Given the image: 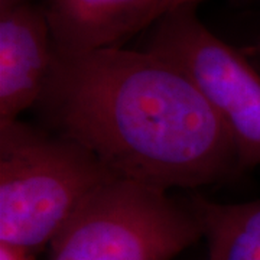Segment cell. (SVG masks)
<instances>
[{"mask_svg": "<svg viewBox=\"0 0 260 260\" xmlns=\"http://www.w3.org/2000/svg\"><path fill=\"white\" fill-rule=\"evenodd\" d=\"M37 106L117 178L168 191L239 172L232 136L194 81L149 51L55 54Z\"/></svg>", "mask_w": 260, "mask_h": 260, "instance_id": "1", "label": "cell"}, {"mask_svg": "<svg viewBox=\"0 0 260 260\" xmlns=\"http://www.w3.org/2000/svg\"><path fill=\"white\" fill-rule=\"evenodd\" d=\"M114 178L91 152L19 120L0 124V243L39 253Z\"/></svg>", "mask_w": 260, "mask_h": 260, "instance_id": "2", "label": "cell"}, {"mask_svg": "<svg viewBox=\"0 0 260 260\" xmlns=\"http://www.w3.org/2000/svg\"><path fill=\"white\" fill-rule=\"evenodd\" d=\"M201 237L189 205L114 177L68 218L49 243V260H172Z\"/></svg>", "mask_w": 260, "mask_h": 260, "instance_id": "3", "label": "cell"}, {"mask_svg": "<svg viewBox=\"0 0 260 260\" xmlns=\"http://www.w3.org/2000/svg\"><path fill=\"white\" fill-rule=\"evenodd\" d=\"M149 52L185 73L232 136L239 172L260 165V74L198 19L195 6L167 12L156 20Z\"/></svg>", "mask_w": 260, "mask_h": 260, "instance_id": "4", "label": "cell"}, {"mask_svg": "<svg viewBox=\"0 0 260 260\" xmlns=\"http://www.w3.org/2000/svg\"><path fill=\"white\" fill-rule=\"evenodd\" d=\"M54 55L42 5L25 0L0 9V124L39 102Z\"/></svg>", "mask_w": 260, "mask_h": 260, "instance_id": "5", "label": "cell"}, {"mask_svg": "<svg viewBox=\"0 0 260 260\" xmlns=\"http://www.w3.org/2000/svg\"><path fill=\"white\" fill-rule=\"evenodd\" d=\"M167 0H44L54 49L78 55L121 47L126 39L155 23Z\"/></svg>", "mask_w": 260, "mask_h": 260, "instance_id": "6", "label": "cell"}, {"mask_svg": "<svg viewBox=\"0 0 260 260\" xmlns=\"http://www.w3.org/2000/svg\"><path fill=\"white\" fill-rule=\"evenodd\" d=\"M189 207L208 246V260H260V200L220 204L194 197Z\"/></svg>", "mask_w": 260, "mask_h": 260, "instance_id": "7", "label": "cell"}, {"mask_svg": "<svg viewBox=\"0 0 260 260\" xmlns=\"http://www.w3.org/2000/svg\"><path fill=\"white\" fill-rule=\"evenodd\" d=\"M37 254L9 243H0V260H35Z\"/></svg>", "mask_w": 260, "mask_h": 260, "instance_id": "8", "label": "cell"}, {"mask_svg": "<svg viewBox=\"0 0 260 260\" xmlns=\"http://www.w3.org/2000/svg\"><path fill=\"white\" fill-rule=\"evenodd\" d=\"M200 2H203V0H167L162 15H165L167 12H171V10L178 9V8H182V6H195L197 8V5Z\"/></svg>", "mask_w": 260, "mask_h": 260, "instance_id": "9", "label": "cell"}, {"mask_svg": "<svg viewBox=\"0 0 260 260\" xmlns=\"http://www.w3.org/2000/svg\"><path fill=\"white\" fill-rule=\"evenodd\" d=\"M20 2H25V0H0V9L8 8V6H12V5H15V3H20Z\"/></svg>", "mask_w": 260, "mask_h": 260, "instance_id": "10", "label": "cell"}, {"mask_svg": "<svg viewBox=\"0 0 260 260\" xmlns=\"http://www.w3.org/2000/svg\"><path fill=\"white\" fill-rule=\"evenodd\" d=\"M246 52H253V54H259L260 55V41L256 44V45H253L251 48H247V49H246Z\"/></svg>", "mask_w": 260, "mask_h": 260, "instance_id": "11", "label": "cell"}]
</instances>
